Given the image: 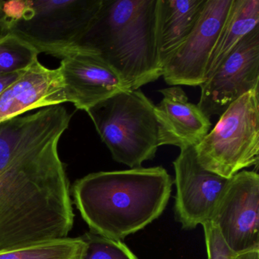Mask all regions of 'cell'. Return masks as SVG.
Returning a JSON list of instances; mask_svg holds the SVG:
<instances>
[{"mask_svg":"<svg viewBox=\"0 0 259 259\" xmlns=\"http://www.w3.org/2000/svg\"><path fill=\"white\" fill-rule=\"evenodd\" d=\"M210 222L236 254L259 249V176L242 170L233 176Z\"/></svg>","mask_w":259,"mask_h":259,"instance_id":"obj_9","label":"cell"},{"mask_svg":"<svg viewBox=\"0 0 259 259\" xmlns=\"http://www.w3.org/2000/svg\"><path fill=\"white\" fill-rule=\"evenodd\" d=\"M235 259H259V249L251 250L236 254Z\"/></svg>","mask_w":259,"mask_h":259,"instance_id":"obj_21","label":"cell"},{"mask_svg":"<svg viewBox=\"0 0 259 259\" xmlns=\"http://www.w3.org/2000/svg\"><path fill=\"white\" fill-rule=\"evenodd\" d=\"M174 180L162 166L101 171L75 181V206L90 231L114 240L125 239L164 211Z\"/></svg>","mask_w":259,"mask_h":259,"instance_id":"obj_2","label":"cell"},{"mask_svg":"<svg viewBox=\"0 0 259 259\" xmlns=\"http://www.w3.org/2000/svg\"><path fill=\"white\" fill-rule=\"evenodd\" d=\"M258 92L253 90L230 104L208 134L195 147L207 170L230 179L259 160Z\"/></svg>","mask_w":259,"mask_h":259,"instance_id":"obj_6","label":"cell"},{"mask_svg":"<svg viewBox=\"0 0 259 259\" xmlns=\"http://www.w3.org/2000/svg\"><path fill=\"white\" fill-rule=\"evenodd\" d=\"M86 243L80 237H66L0 253V259H82Z\"/></svg>","mask_w":259,"mask_h":259,"instance_id":"obj_16","label":"cell"},{"mask_svg":"<svg viewBox=\"0 0 259 259\" xmlns=\"http://www.w3.org/2000/svg\"><path fill=\"white\" fill-rule=\"evenodd\" d=\"M206 0H157V55L163 69L195 27Z\"/></svg>","mask_w":259,"mask_h":259,"instance_id":"obj_14","label":"cell"},{"mask_svg":"<svg viewBox=\"0 0 259 259\" xmlns=\"http://www.w3.org/2000/svg\"><path fill=\"white\" fill-rule=\"evenodd\" d=\"M60 59L69 103L78 110L87 112L113 95L131 91L122 75L95 51L74 48Z\"/></svg>","mask_w":259,"mask_h":259,"instance_id":"obj_11","label":"cell"},{"mask_svg":"<svg viewBox=\"0 0 259 259\" xmlns=\"http://www.w3.org/2000/svg\"><path fill=\"white\" fill-rule=\"evenodd\" d=\"M157 0H102L75 48L95 51L126 81L131 91L163 75L157 55Z\"/></svg>","mask_w":259,"mask_h":259,"instance_id":"obj_3","label":"cell"},{"mask_svg":"<svg viewBox=\"0 0 259 259\" xmlns=\"http://www.w3.org/2000/svg\"><path fill=\"white\" fill-rule=\"evenodd\" d=\"M38 56L33 47L14 34H0V73L23 72Z\"/></svg>","mask_w":259,"mask_h":259,"instance_id":"obj_17","label":"cell"},{"mask_svg":"<svg viewBox=\"0 0 259 259\" xmlns=\"http://www.w3.org/2000/svg\"><path fill=\"white\" fill-rule=\"evenodd\" d=\"M102 0H0V34H11L41 53L61 58L75 48Z\"/></svg>","mask_w":259,"mask_h":259,"instance_id":"obj_4","label":"cell"},{"mask_svg":"<svg viewBox=\"0 0 259 259\" xmlns=\"http://www.w3.org/2000/svg\"><path fill=\"white\" fill-rule=\"evenodd\" d=\"M68 102L60 68L49 69L37 60L0 95V122Z\"/></svg>","mask_w":259,"mask_h":259,"instance_id":"obj_12","label":"cell"},{"mask_svg":"<svg viewBox=\"0 0 259 259\" xmlns=\"http://www.w3.org/2000/svg\"><path fill=\"white\" fill-rule=\"evenodd\" d=\"M201 226L204 230L207 259L236 258V253L229 248L213 223L207 221Z\"/></svg>","mask_w":259,"mask_h":259,"instance_id":"obj_19","label":"cell"},{"mask_svg":"<svg viewBox=\"0 0 259 259\" xmlns=\"http://www.w3.org/2000/svg\"><path fill=\"white\" fill-rule=\"evenodd\" d=\"M259 26V0H233L209 61L207 78L250 31ZM206 78V79H207Z\"/></svg>","mask_w":259,"mask_h":259,"instance_id":"obj_15","label":"cell"},{"mask_svg":"<svg viewBox=\"0 0 259 259\" xmlns=\"http://www.w3.org/2000/svg\"><path fill=\"white\" fill-rule=\"evenodd\" d=\"M71 119L57 105L0 122V253L72 230L70 185L58 149Z\"/></svg>","mask_w":259,"mask_h":259,"instance_id":"obj_1","label":"cell"},{"mask_svg":"<svg viewBox=\"0 0 259 259\" xmlns=\"http://www.w3.org/2000/svg\"><path fill=\"white\" fill-rule=\"evenodd\" d=\"M81 237L86 243L82 259H138L122 241L108 239L91 231Z\"/></svg>","mask_w":259,"mask_h":259,"instance_id":"obj_18","label":"cell"},{"mask_svg":"<svg viewBox=\"0 0 259 259\" xmlns=\"http://www.w3.org/2000/svg\"><path fill=\"white\" fill-rule=\"evenodd\" d=\"M163 99L154 107L159 147L172 145L180 149L196 146L208 134L210 119L198 105L189 102L180 86L158 91Z\"/></svg>","mask_w":259,"mask_h":259,"instance_id":"obj_13","label":"cell"},{"mask_svg":"<svg viewBox=\"0 0 259 259\" xmlns=\"http://www.w3.org/2000/svg\"><path fill=\"white\" fill-rule=\"evenodd\" d=\"M22 72L11 74L0 73V95L19 78Z\"/></svg>","mask_w":259,"mask_h":259,"instance_id":"obj_20","label":"cell"},{"mask_svg":"<svg viewBox=\"0 0 259 259\" xmlns=\"http://www.w3.org/2000/svg\"><path fill=\"white\" fill-rule=\"evenodd\" d=\"M154 103L140 90L113 95L88 110L102 142L117 163L130 169L153 160L158 149Z\"/></svg>","mask_w":259,"mask_h":259,"instance_id":"obj_5","label":"cell"},{"mask_svg":"<svg viewBox=\"0 0 259 259\" xmlns=\"http://www.w3.org/2000/svg\"><path fill=\"white\" fill-rule=\"evenodd\" d=\"M233 0H206L187 38L163 67V79L172 86H201Z\"/></svg>","mask_w":259,"mask_h":259,"instance_id":"obj_8","label":"cell"},{"mask_svg":"<svg viewBox=\"0 0 259 259\" xmlns=\"http://www.w3.org/2000/svg\"><path fill=\"white\" fill-rule=\"evenodd\" d=\"M259 85V26L247 34L200 86L198 107L210 119Z\"/></svg>","mask_w":259,"mask_h":259,"instance_id":"obj_7","label":"cell"},{"mask_svg":"<svg viewBox=\"0 0 259 259\" xmlns=\"http://www.w3.org/2000/svg\"><path fill=\"white\" fill-rule=\"evenodd\" d=\"M174 167L176 216L183 229L193 230L210 221L231 178H224L203 168L195 146L180 149Z\"/></svg>","mask_w":259,"mask_h":259,"instance_id":"obj_10","label":"cell"}]
</instances>
